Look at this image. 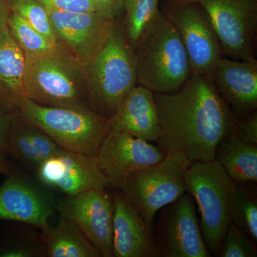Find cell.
Listing matches in <instances>:
<instances>
[{
    "mask_svg": "<svg viewBox=\"0 0 257 257\" xmlns=\"http://www.w3.org/2000/svg\"><path fill=\"white\" fill-rule=\"evenodd\" d=\"M57 42L64 43L85 66L98 50L114 20L96 13H75L48 9Z\"/></svg>",
    "mask_w": 257,
    "mask_h": 257,
    "instance_id": "15",
    "label": "cell"
},
{
    "mask_svg": "<svg viewBox=\"0 0 257 257\" xmlns=\"http://www.w3.org/2000/svg\"><path fill=\"white\" fill-rule=\"evenodd\" d=\"M40 240L50 257H101V253L73 221L61 216L42 231Z\"/></svg>",
    "mask_w": 257,
    "mask_h": 257,
    "instance_id": "21",
    "label": "cell"
},
{
    "mask_svg": "<svg viewBox=\"0 0 257 257\" xmlns=\"http://www.w3.org/2000/svg\"><path fill=\"white\" fill-rule=\"evenodd\" d=\"M152 231L160 256H211L199 225L194 199L188 193L161 209L160 219L152 226Z\"/></svg>",
    "mask_w": 257,
    "mask_h": 257,
    "instance_id": "9",
    "label": "cell"
},
{
    "mask_svg": "<svg viewBox=\"0 0 257 257\" xmlns=\"http://www.w3.org/2000/svg\"><path fill=\"white\" fill-rule=\"evenodd\" d=\"M9 5L10 11L20 15L52 44L58 45L48 11L38 0H9Z\"/></svg>",
    "mask_w": 257,
    "mask_h": 257,
    "instance_id": "26",
    "label": "cell"
},
{
    "mask_svg": "<svg viewBox=\"0 0 257 257\" xmlns=\"http://www.w3.org/2000/svg\"><path fill=\"white\" fill-rule=\"evenodd\" d=\"M13 115L0 106V153L8 155V136Z\"/></svg>",
    "mask_w": 257,
    "mask_h": 257,
    "instance_id": "32",
    "label": "cell"
},
{
    "mask_svg": "<svg viewBox=\"0 0 257 257\" xmlns=\"http://www.w3.org/2000/svg\"><path fill=\"white\" fill-rule=\"evenodd\" d=\"M56 210L73 221L103 257L113 256V197L92 189L56 202Z\"/></svg>",
    "mask_w": 257,
    "mask_h": 257,
    "instance_id": "11",
    "label": "cell"
},
{
    "mask_svg": "<svg viewBox=\"0 0 257 257\" xmlns=\"http://www.w3.org/2000/svg\"><path fill=\"white\" fill-rule=\"evenodd\" d=\"M36 174L40 183L67 196L92 189H106L110 186L95 156L62 148L41 162Z\"/></svg>",
    "mask_w": 257,
    "mask_h": 257,
    "instance_id": "13",
    "label": "cell"
},
{
    "mask_svg": "<svg viewBox=\"0 0 257 257\" xmlns=\"http://www.w3.org/2000/svg\"><path fill=\"white\" fill-rule=\"evenodd\" d=\"M109 121L111 127L144 141L157 142L160 138V116L155 94L141 85L128 92Z\"/></svg>",
    "mask_w": 257,
    "mask_h": 257,
    "instance_id": "18",
    "label": "cell"
},
{
    "mask_svg": "<svg viewBox=\"0 0 257 257\" xmlns=\"http://www.w3.org/2000/svg\"><path fill=\"white\" fill-rule=\"evenodd\" d=\"M77 62L58 47L50 55L26 58L27 97L42 105L90 109L87 83Z\"/></svg>",
    "mask_w": 257,
    "mask_h": 257,
    "instance_id": "5",
    "label": "cell"
},
{
    "mask_svg": "<svg viewBox=\"0 0 257 257\" xmlns=\"http://www.w3.org/2000/svg\"><path fill=\"white\" fill-rule=\"evenodd\" d=\"M26 57L8 26L0 32V106L18 111L27 99L25 87Z\"/></svg>",
    "mask_w": 257,
    "mask_h": 257,
    "instance_id": "19",
    "label": "cell"
},
{
    "mask_svg": "<svg viewBox=\"0 0 257 257\" xmlns=\"http://www.w3.org/2000/svg\"><path fill=\"white\" fill-rule=\"evenodd\" d=\"M56 211V202L35 184L10 174L0 186V220L18 221L44 231Z\"/></svg>",
    "mask_w": 257,
    "mask_h": 257,
    "instance_id": "14",
    "label": "cell"
},
{
    "mask_svg": "<svg viewBox=\"0 0 257 257\" xmlns=\"http://www.w3.org/2000/svg\"><path fill=\"white\" fill-rule=\"evenodd\" d=\"M231 220L256 242L257 197L256 191L246 184L233 181L229 200Z\"/></svg>",
    "mask_w": 257,
    "mask_h": 257,
    "instance_id": "22",
    "label": "cell"
},
{
    "mask_svg": "<svg viewBox=\"0 0 257 257\" xmlns=\"http://www.w3.org/2000/svg\"><path fill=\"white\" fill-rule=\"evenodd\" d=\"M17 111L61 148L89 156H96L110 127L109 119L92 109L42 105L28 98Z\"/></svg>",
    "mask_w": 257,
    "mask_h": 257,
    "instance_id": "4",
    "label": "cell"
},
{
    "mask_svg": "<svg viewBox=\"0 0 257 257\" xmlns=\"http://www.w3.org/2000/svg\"><path fill=\"white\" fill-rule=\"evenodd\" d=\"M162 12L179 33L187 51L192 72L209 77L224 54L202 5L200 3L183 6L167 4Z\"/></svg>",
    "mask_w": 257,
    "mask_h": 257,
    "instance_id": "10",
    "label": "cell"
},
{
    "mask_svg": "<svg viewBox=\"0 0 257 257\" xmlns=\"http://www.w3.org/2000/svg\"><path fill=\"white\" fill-rule=\"evenodd\" d=\"M214 160L234 182L256 183L257 144L246 143L229 134L216 147Z\"/></svg>",
    "mask_w": 257,
    "mask_h": 257,
    "instance_id": "20",
    "label": "cell"
},
{
    "mask_svg": "<svg viewBox=\"0 0 257 257\" xmlns=\"http://www.w3.org/2000/svg\"><path fill=\"white\" fill-rule=\"evenodd\" d=\"M113 194V256L160 257L152 227L120 189Z\"/></svg>",
    "mask_w": 257,
    "mask_h": 257,
    "instance_id": "17",
    "label": "cell"
},
{
    "mask_svg": "<svg viewBox=\"0 0 257 257\" xmlns=\"http://www.w3.org/2000/svg\"><path fill=\"white\" fill-rule=\"evenodd\" d=\"M221 257H256V242L243 230L229 223L221 243Z\"/></svg>",
    "mask_w": 257,
    "mask_h": 257,
    "instance_id": "27",
    "label": "cell"
},
{
    "mask_svg": "<svg viewBox=\"0 0 257 257\" xmlns=\"http://www.w3.org/2000/svg\"><path fill=\"white\" fill-rule=\"evenodd\" d=\"M224 55L238 60L255 58L257 0H201Z\"/></svg>",
    "mask_w": 257,
    "mask_h": 257,
    "instance_id": "8",
    "label": "cell"
},
{
    "mask_svg": "<svg viewBox=\"0 0 257 257\" xmlns=\"http://www.w3.org/2000/svg\"><path fill=\"white\" fill-rule=\"evenodd\" d=\"M154 94L160 121L156 143L165 156L185 170L193 162L214 160L216 147L233 133L237 118L210 77L192 72L178 90Z\"/></svg>",
    "mask_w": 257,
    "mask_h": 257,
    "instance_id": "1",
    "label": "cell"
},
{
    "mask_svg": "<svg viewBox=\"0 0 257 257\" xmlns=\"http://www.w3.org/2000/svg\"><path fill=\"white\" fill-rule=\"evenodd\" d=\"M185 182L186 192L195 199L199 207L204 242L211 252L219 256L231 221L229 200L232 179L214 160L191 164L186 171Z\"/></svg>",
    "mask_w": 257,
    "mask_h": 257,
    "instance_id": "6",
    "label": "cell"
},
{
    "mask_svg": "<svg viewBox=\"0 0 257 257\" xmlns=\"http://www.w3.org/2000/svg\"><path fill=\"white\" fill-rule=\"evenodd\" d=\"M13 116L8 136V153L25 165L37 169L41 163L29 133V123Z\"/></svg>",
    "mask_w": 257,
    "mask_h": 257,
    "instance_id": "25",
    "label": "cell"
},
{
    "mask_svg": "<svg viewBox=\"0 0 257 257\" xmlns=\"http://www.w3.org/2000/svg\"><path fill=\"white\" fill-rule=\"evenodd\" d=\"M95 157L111 187L116 189L130 174L157 165L166 157L158 146L111 126Z\"/></svg>",
    "mask_w": 257,
    "mask_h": 257,
    "instance_id": "12",
    "label": "cell"
},
{
    "mask_svg": "<svg viewBox=\"0 0 257 257\" xmlns=\"http://www.w3.org/2000/svg\"><path fill=\"white\" fill-rule=\"evenodd\" d=\"M133 50L139 85L153 92H175L192 74L179 33L162 11Z\"/></svg>",
    "mask_w": 257,
    "mask_h": 257,
    "instance_id": "3",
    "label": "cell"
},
{
    "mask_svg": "<svg viewBox=\"0 0 257 257\" xmlns=\"http://www.w3.org/2000/svg\"><path fill=\"white\" fill-rule=\"evenodd\" d=\"M48 9L75 13H95L92 0H38Z\"/></svg>",
    "mask_w": 257,
    "mask_h": 257,
    "instance_id": "29",
    "label": "cell"
},
{
    "mask_svg": "<svg viewBox=\"0 0 257 257\" xmlns=\"http://www.w3.org/2000/svg\"><path fill=\"white\" fill-rule=\"evenodd\" d=\"M10 34L23 51L26 58L50 55L58 45L52 42L29 25L20 15L10 12L7 23Z\"/></svg>",
    "mask_w": 257,
    "mask_h": 257,
    "instance_id": "24",
    "label": "cell"
},
{
    "mask_svg": "<svg viewBox=\"0 0 257 257\" xmlns=\"http://www.w3.org/2000/svg\"><path fill=\"white\" fill-rule=\"evenodd\" d=\"M233 133L246 143L257 144V111L243 119H236Z\"/></svg>",
    "mask_w": 257,
    "mask_h": 257,
    "instance_id": "30",
    "label": "cell"
},
{
    "mask_svg": "<svg viewBox=\"0 0 257 257\" xmlns=\"http://www.w3.org/2000/svg\"><path fill=\"white\" fill-rule=\"evenodd\" d=\"M11 173V167L5 159V155L0 153V174L8 176Z\"/></svg>",
    "mask_w": 257,
    "mask_h": 257,
    "instance_id": "34",
    "label": "cell"
},
{
    "mask_svg": "<svg viewBox=\"0 0 257 257\" xmlns=\"http://www.w3.org/2000/svg\"><path fill=\"white\" fill-rule=\"evenodd\" d=\"M84 67L89 107L106 119L116 113L138 84L136 60L124 30L114 21L98 50Z\"/></svg>",
    "mask_w": 257,
    "mask_h": 257,
    "instance_id": "2",
    "label": "cell"
},
{
    "mask_svg": "<svg viewBox=\"0 0 257 257\" xmlns=\"http://www.w3.org/2000/svg\"><path fill=\"white\" fill-rule=\"evenodd\" d=\"M201 0H166L167 4L175 5V6H183L194 3H200Z\"/></svg>",
    "mask_w": 257,
    "mask_h": 257,
    "instance_id": "35",
    "label": "cell"
},
{
    "mask_svg": "<svg viewBox=\"0 0 257 257\" xmlns=\"http://www.w3.org/2000/svg\"><path fill=\"white\" fill-rule=\"evenodd\" d=\"M186 171L170 157L157 165L130 174L120 189L147 226L152 227L157 211L186 192Z\"/></svg>",
    "mask_w": 257,
    "mask_h": 257,
    "instance_id": "7",
    "label": "cell"
},
{
    "mask_svg": "<svg viewBox=\"0 0 257 257\" xmlns=\"http://www.w3.org/2000/svg\"><path fill=\"white\" fill-rule=\"evenodd\" d=\"M211 82L237 119L257 108V60L221 59L211 71Z\"/></svg>",
    "mask_w": 257,
    "mask_h": 257,
    "instance_id": "16",
    "label": "cell"
},
{
    "mask_svg": "<svg viewBox=\"0 0 257 257\" xmlns=\"http://www.w3.org/2000/svg\"><path fill=\"white\" fill-rule=\"evenodd\" d=\"M159 3L160 0H124V35L133 49L160 15Z\"/></svg>",
    "mask_w": 257,
    "mask_h": 257,
    "instance_id": "23",
    "label": "cell"
},
{
    "mask_svg": "<svg viewBox=\"0 0 257 257\" xmlns=\"http://www.w3.org/2000/svg\"><path fill=\"white\" fill-rule=\"evenodd\" d=\"M10 12L9 0H0V32L8 26L7 23Z\"/></svg>",
    "mask_w": 257,
    "mask_h": 257,
    "instance_id": "33",
    "label": "cell"
},
{
    "mask_svg": "<svg viewBox=\"0 0 257 257\" xmlns=\"http://www.w3.org/2000/svg\"><path fill=\"white\" fill-rule=\"evenodd\" d=\"M46 254L43 243L35 239H19L0 248V257H35Z\"/></svg>",
    "mask_w": 257,
    "mask_h": 257,
    "instance_id": "28",
    "label": "cell"
},
{
    "mask_svg": "<svg viewBox=\"0 0 257 257\" xmlns=\"http://www.w3.org/2000/svg\"><path fill=\"white\" fill-rule=\"evenodd\" d=\"M95 13L109 20H115L124 10V0H92Z\"/></svg>",
    "mask_w": 257,
    "mask_h": 257,
    "instance_id": "31",
    "label": "cell"
}]
</instances>
